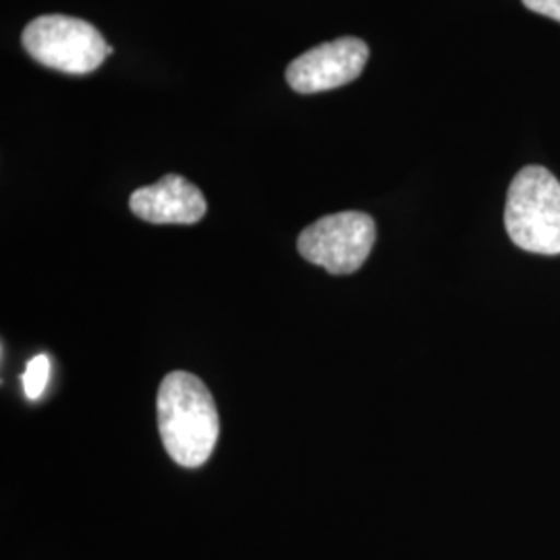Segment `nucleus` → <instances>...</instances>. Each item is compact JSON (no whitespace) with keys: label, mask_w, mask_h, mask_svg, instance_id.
I'll return each instance as SVG.
<instances>
[{"label":"nucleus","mask_w":560,"mask_h":560,"mask_svg":"<svg viewBox=\"0 0 560 560\" xmlns=\"http://www.w3.org/2000/svg\"><path fill=\"white\" fill-rule=\"evenodd\" d=\"M159 430L168 457L180 467H200L212 457L221 421L208 386L189 372H173L159 390Z\"/></svg>","instance_id":"nucleus-1"},{"label":"nucleus","mask_w":560,"mask_h":560,"mask_svg":"<svg viewBox=\"0 0 560 560\" xmlns=\"http://www.w3.org/2000/svg\"><path fill=\"white\" fill-rule=\"evenodd\" d=\"M504 226L513 243L532 254H560V183L544 166H525L511 183Z\"/></svg>","instance_id":"nucleus-2"},{"label":"nucleus","mask_w":560,"mask_h":560,"mask_svg":"<svg viewBox=\"0 0 560 560\" xmlns=\"http://www.w3.org/2000/svg\"><path fill=\"white\" fill-rule=\"evenodd\" d=\"M21 42L36 62L71 75L96 71L113 52L92 23L69 15H42L27 23Z\"/></svg>","instance_id":"nucleus-3"},{"label":"nucleus","mask_w":560,"mask_h":560,"mask_svg":"<svg viewBox=\"0 0 560 560\" xmlns=\"http://www.w3.org/2000/svg\"><path fill=\"white\" fill-rule=\"evenodd\" d=\"M376 243V222L363 212H339L310 224L298 240L301 256L330 275L360 270Z\"/></svg>","instance_id":"nucleus-4"},{"label":"nucleus","mask_w":560,"mask_h":560,"mask_svg":"<svg viewBox=\"0 0 560 560\" xmlns=\"http://www.w3.org/2000/svg\"><path fill=\"white\" fill-rule=\"evenodd\" d=\"M370 57L360 38H339L320 44L287 67V81L298 94H318L358 80Z\"/></svg>","instance_id":"nucleus-5"},{"label":"nucleus","mask_w":560,"mask_h":560,"mask_svg":"<svg viewBox=\"0 0 560 560\" xmlns=\"http://www.w3.org/2000/svg\"><path fill=\"white\" fill-rule=\"evenodd\" d=\"M131 212L154 224H194L208 210L200 189L179 175H166L161 180L141 187L129 198Z\"/></svg>","instance_id":"nucleus-6"},{"label":"nucleus","mask_w":560,"mask_h":560,"mask_svg":"<svg viewBox=\"0 0 560 560\" xmlns=\"http://www.w3.org/2000/svg\"><path fill=\"white\" fill-rule=\"evenodd\" d=\"M48 381H50V360H48V355L40 353V355L32 358L25 368V374H23L25 397L30 400L40 399Z\"/></svg>","instance_id":"nucleus-7"},{"label":"nucleus","mask_w":560,"mask_h":560,"mask_svg":"<svg viewBox=\"0 0 560 560\" xmlns=\"http://www.w3.org/2000/svg\"><path fill=\"white\" fill-rule=\"evenodd\" d=\"M523 4L534 13L560 23V0H523Z\"/></svg>","instance_id":"nucleus-8"}]
</instances>
